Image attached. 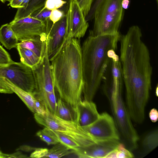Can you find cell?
Wrapping results in <instances>:
<instances>
[{
	"mask_svg": "<svg viewBox=\"0 0 158 158\" xmlns=\"http://www.w3.org/2000/svg\"><path fill=\"white\" fill-rule=\"evenodd\" d=\"M9 24L20 41L32 39L46 33V22L30 15L13 19Z\"/></svg>",
	"mask_w": 158,
	"mask_h": 158,
	"instance_id": "obj_9",
	"label": "cell"
},
{
	"mask_svg": "<svg viewBox=\"0 0 158 158\" xmlns=\"http://www.w3.org/2000/svg\"><path fill=\"white\" fill-rule=\"evenodd\" d=\"M47 129L50 133L56 139L59 143H61L74 151L78 150L81 147L76 142L69 136L48 128Z\"/></svg>",
	"mask_w": 158,
	"mask_h": 158,
	"instance_id": "obj_23",
	"label": "cell"
},
{
	"mask_svg": "<svg viewBox=\"0 0 158 158\" xmlns=\"http://www.w3.org/2000/svg\"><path fill=\"white\" fill-rule=\"evenodd\" d=\"M10 0H0V1L3 3H5L6 2H9Z\"/></svg>",
	"mask_w": 158,
	"mask_h": 158,
	"instance_id": "obj_38",
	"label": "cell"
},
{
	"mask_svg": "<svg viewBox=\"0 0 158 158\" xmlns=\"http://www.w3.org/2000/svg\"><path fill=\"white\" fill-rule=\"evenodd\" d=\"M14 62L8 52L0 45V66H7Z\"/></svg>",
	"mask_w": 158,
	"mask_h": 158,
	"instance_id": "obj_28",
	"label": "cell"
},
{
	"mask_svg": "<svg viewBox=\"0 0 158 158\" xmlns=\"http://www.w3.org/2000/svg\"><path fill=\"white\" fill-rule=\"evenodd\" d=\"M35 97V113L44 115L48 110L44 102L36 93H33Z\"/></svg>",
	"mask_w": 158,
	"mask_h": 158,
	"instance_id": "obj_26",
	"label": "cell"
},
{
	"mask_svg": "<svg viewBox=\"0 0 158 158\" xmlns=\"http://www.w3.org/2000/svg\"><path fill=\"white\" fill-rule=\"evenodd\" d=\"M134 155L121 143L117 148L109 153L105 158H132Z\"/></svg>",
	"mask_w": 158,
	"mask_h": 158,
	"instance_id": "obj_24",
	"label": "cell"
},
{
	"mask_svg": "<svg viewBox=\"0 0 158 158\" xmlns=\"http://www.w3.org/2000/svg\"><path fill=\"white\" fill-rule=\"evenodd\" d=\"M47 30V52L50 60L60 51L68 40L66 15L54 24L52 23L51 26L49 23Z\"/></svg>",
	"mask_w": 158,
	"mask_h": 158,
	"instance_id": "obj_10",
	"label": "cell"
},
{
	"mask_svg": "<svg viewBox=\"0 0 158 158\" xmlns=\"http://www.w3.org/2000/svg\"><path fill=\"white\" fill-rule=\"evenodd\" d=\"M34 93L37 94L43 100L49 111L54 114L57 104L55 92L41 91Z\"/></svg>",
	"mask_w": 158,
	"mask_h": 158,
	"instance_id": "obj_22",
	"label": "cell"
},
{
	"mask_svg": "<svg viewBox=\"0 0 158 158\" xmlns=\"http://www.w3.org/2000/svg\"><path fill=\"white\" fill-rule=\"evenodd\" d=\"M85 18L88 14L94 0H76Z\"/></svg>",
	"mask_w": 158,
	"mask_h": 158,
	"instance_id": "obj_30",
	"label": "cell"
},
{
	"mask_svg": "<svg viewBox=\"0 0 158 158\" xmlns=\"http://www.w3.org/2000/svg\"><path fill=\"white\" fill-rule=\"evenodd\" d=\"M32 70L36 87V92H55L47 47L41 60Z\"/></svg>",
	"mask_w": 158,
	"mask_h": 158,
	"instance_id": "obj_11",
	"label": "cell"
},
{
	"mask_svg": "<svg viewBox=\"0 0 158 158\" xmlns=\"http://www.w3.org/2000/svg\"><path fill=\"white\" fill-rule=\"evenodd\" d=\"M123 0H102L93 15V28L89 33L94 36L118 32L123 8Z\"/></svg>",
	"mask_w": 158,
	"mask_h": 158,
	"instance_id": "obj_4",
	"label": "cell"
},
{
	"mask_svg": "<svg viewBox=\"0 0 158 158\" xmlns=\"http://www.w3.org/2000/svg\"><path fill=\"white\" fill-rule=\"evenodd\" d=\"M0 93L11 94L13 91L8 86L5 81L4 78L0 77Z\"/></svg>",
	"mask_w": 158,
	"mask_h": 158,
	"instance_id": "obj_33",
	"label": "cell"
},
{
	"mask_svg": "<svg viewBox=\"0 0 158 158\" xmlns=\"http://www.w3.org/2000/svg\"><path fill=\"white\" fill-rule=\"evenodd\" d=\"M156 2L157 4H158V0H156Z\"/></svg>",
	"mask_w": 158,
	"mask_h": 158,
	"instance_id": "obj_39",
	"label": "cell"
},
{
	"mask_svg": "<svg viewBox=\"0 0 158 158\" xmlns=\"http://www.w3.org/2000/svg\"><path fill=\"white\" fill-rule=\"evenodd\" d=\"M47 34L44 33L32 39L19 42L17 45L27 48L42 58L47 49Z\"/></svg>",
	"mask_w": 158,
	"mask_h": 158,
	"instance_id": "obj_15",
	"label": "cell"
},
{
	"mask_svg": "<svg viewBox=\"0 0 158 158\" xmlns=\"http://www.w3.org/2000/svg\"><path fill=\"white\" fill-rule=\"evenodd\" d=\"M18 40L9 23L2 25L0 27V42L6 48H16Z\"/></svg>",
	"mask_w": 158,
	"mask_h": 158,
	"instance_id": "obj_17",
	"label": "cell"
},
{
	"mask_svg": "<svg viewBox=\"0 0 158 158\" xmlns=\"http://www.w3.org/2000/svg\"><path fill=\"white\" fill-rule=\"evenodd\" d=\"M130 3V0H123L122 2V5L123 9H127L129 6Z\"/></svg>",
	"mask_w": 158,
	"mask_h": 158,
	"instance_id": "obj_37",
	"label": "cell"
},
{
	"mask_svg": "<svg viewBox=\"0 0 158 158\" xmlns=\"http://www.w3.org/2000/svg\"><path fill=\"white\" fill-rule=\"evenodd\" d=\"M63 0H46L44 8L49 10L59 9L66 3Z\"/></svg>",
	"mask_w": 158,
	"mask_h": 158,
	"instance_id": "obj_29",
	"label": "cell"
},
{
	"mask_svg": "<svg viewBox=\"0 0 158 158\" xmlns=\"http://www.w3.org/2000/svg\"><path fill=\"white\" fill-rule=\"evenodd\" d=\"M55 89L62 99L76 106L84 86L81 47L79 40L68 39L50 60Z\"/></svg>",
	"mask_w": 158,
	"mask_h": 158,
	"instance_id": "obj_2",
	"label": "cell"
},
{
	"mask_svg": "<svg viewBox=\"0 0 158 158\" xmlns=\"http://www.w3.org/2000/svg\"><path fill=\"white\" fill-rule=\"evenodd\" d=\"M46 0H30L25 9H18L14 19H17L31 15L44 7Z\"/></svg>",
	"mask_w": 158,
	"mask_h": 158,
	"instance_id": "obj_21",
	"label": "cell"
},
{
	"mask_svg": "<svg viewBox=\"0 0 158 158\" xmlns=\"http://www.w3.org/2000/svg\"><path fill=\"white\" fill-rule=\"evenodd\" d=\"M158 144V129L148 133L141 143L142 156H145L156 148Z\"/></svg>",
	"mask_w": 158,
	"mask_h": 158,
	"instance_id": "obj_20",
	"label": "cell"
},
{
	"mask_svg": "<svg viewBox=\"0 0 158 158\" xmlns=\"http://www.w3.org/2000/svg\"><path fill=\"white\" fill-rule=\"evenodd\" d=\"M82 128L97 141L120 140L114 119L106 112L100 114L94 122Z\"/></svg>",
	"mask_w": 158,
	"mask_h": 158,
	"instance_id": "obj_8",
	"label": "cell"
},
{
	"mask_svg": "<svg viewBox=\"0 0 158 158\" xmlns=\"http://www.w3.org/2000/svg\"><path fill=\"white\" fill-rule=\"evenodd\" d=\"M34 117L39 124L69 136L76 142L81 147L97 141L77 123L62 119L48 110L44 115L34 113Z\"/></svg>",
	"mask_w": 158,
	"mask_h": 158,
	"instance_id": "obj_5",
	"label": "cell"
},
{
	"mask_svg": "<svg viewBox=\"0 0 158 158\" xmlns=\"http://www.w3.org/2000/svg\"><path fill=\"white\" fill-rule=\"evenodd\" d=\"M4 79L6 84L13 93H15L18 96L31 111L35 113V98L33 94L21 89L13 84L6 78H4Z\"/></svg>",
	"mask_w": 158,
	"mask_h": 158,
	"instance_id": "obj_18",
	"label": "cell"
},
{
	"mask_svg": "<svg viewBox=\"0 0 158 158\" xmlns=\"http://www.w3.org/2000/svg\"><path fill=\"white\" fill-rule=\"evenodd\" d=\"M121 35L94 36L89 34L81 47L84 100L91 101L94 96L110 61V51L116 50Z\"/></svg>",
	"mask_w": 158,
	"mask_h": 158,
	"instance_id": "obj_3",
	"label": "cell"
},
{
	"mask_svg": "<svg viewBox=\"0 0 158 158\" xmlns=\"http://www.w3.org/2000/svg\"><path fill=\"white\" fill-rule=\"evenodd\" d=\"M120 143L119 140L117 139L97 141L86 146L80 147L74 153L81 158H105Z\"/></svg>",
	"mask_w": 158,
	"mask_h": 158,
	"instance_id": "obj_12",
	"label": "cell"
},
{
	"mask_svg": "<svg viewBox=\"0 0 158 158\" xmlns=\"http://www.w3.org/2000/svg\"><path fill=\"white\" fill-rule=\"evenodd\" d=\"M23 154L19 152L12 154H7L3 153L0 150V158H23Z\"/></svg>",
	"mask_w": 158,
	"mask_h": 158,
	"instance_id": "obj_35",
	"label": "cell"
},
{
	"mask_svg": "<svg viewBox=\"0 0 158 158\" xmlns=\"http://www.w3.org/2000/svg\"><path fill=\"white\" fill-rule=\"evenodd\" d=\"M36 135L48 145H55L59 143L56 139L50 133L46 127L38 131Z\"/></svg>",
	"mask_w": 158,
	"mask_h": 158,
	"instance_id": "obj_25",
	"label": "cell"
},
{
	"mask_svg": "<svg viewBox=\"0 0 158 158\" xmlns=\"http://www.w3.org/2000/svg\"><path fill=\"white\" fill-rule=\"evenodd\" d=\"M65 15L67 40L72 38L79 40L83 37L89 24L76 0L69 1Z\"/></svg>",
	"mask_w": 158,
	"mask_h": 158,
	"instance_id": "obj_7",
	"label": "cell"
},
{
	"mask_svg": "<svg viewBox=\"0 0 158 158\" xmlns=\"http://www.w3.org/2000/svg\"><path fill=\"white\" fill-rule=\"evenodd\" d=\"M119 41L125 104L132 121L140 124L144 119L152 88V67L149 51L137 25L130 27L125 34L121 35Z\"/></svg>",
	"mask_w": 158,
	"mask_h": 158,
	"instance_id": "obj_1",
	"label": "cell"
},
{
	"mask_svg": "<svg viewBox=\"0 0 158 158\" xmlns=\"http://www.w3.org/2000/svg\"><path fill=\"white\" fill-rule=\"evenodd\" d=\"M76 107L77 115V123L81 127L93 123L100 115L96 104L92 101L81 100Z\"/></svg>",
	"mask_w": 158,
	"mask_h": 158,
	"instance_id": "obj_13",
	"label": "cell"
},
{
	"mask_svg": "<svg viewBox=\"0 0 158 158\" xmlns=\"http://www.w3.org/2000/svg\"><path fill=\"white\" fill-rule=\"evenodd\" d=\"M102 0H95L92 4L91 9L88 14L85 17L87 21H89L93 19V15L94 10L99 3Z\"/></svg>",
	"mask_w": 158,
	"mask_h": 158,
	"instance_id": "obj_34",
	"label": "cell"
},
{
	"mask_svg": "<svg viewBox=\"0 0 158 158\" xmlns=\"http://www.w3.org/2000/svg\"><path fill=\"white\" fill-rule=\"evenodd\" d=\"M0 76L25 91L31 93L36 91L32 69L21 62L14 61L7 66H0Z\"/></svg>",
	"mask_w": 158,
	"mask_h": 158,
	"instance_id": "obj_6",
	"label": "cell"
},
{
	"mask_svg": "<svg viewBox=\"0 0 158 158\" xmlns=\"http://www.w3.org/2000/svg\"><path fill=\"white\" fill-rule=\"evenodd\" d=\"M50 149L34 148L30 155L31 158H59L74 153V151L66 146L58 143Z\"/></svg>",
	"mask_w": 158,
	"mask_h": 158,
	"instance_id": "obj_14",
	"label": "cell"
},
{
	"mask_svg": "<svg viewBox=\"0 0 158 158\" xmlns=\"http://www.w3.org/2000/svg\"><path fill=\"white\" fill-rule=\"evenodd\" d=\"M30 0H10L8 6L13 8L25 9L28 6Z\"/></svg>",
	"mask_w": 158,
	"mask_h": 158,
	"instance_id": "obj_32",
	"label": "cell"
},
{
	"mask_svg": "<svg viewBox=\"0 0 158 158\" xmlns=\"http://www.w3.org/2000/svg\"><path fill=\"white\" fill-rule=\"evenodd\" d=\"M51 10L43 7L30 15L38 20L46 22L49 20Z\"/></svg>",
	"mask_w": 158,
	"mask_h": 158,
	"instance_id": "obj_27",
	"label": "cell"
},
{
	"mask_svg": "<svg viewBox=\"0 0 158 158\" xmlns=\"http://www.w3.org/2000/svg\"><path fill=\"white\" fill-rule=\"evenodd\" d=\"M149 117L153 123L156 122L158 119V112L156 109L153 108L151 110L149 114Z\"/></svg>",
	"mask_w": 158,
	"mask_h": 158,
	"instance_id": "obj_36",
	"label": "cell"
},
{
	"mask_svg": "<svg viewBox=\"0 0 158 158\" xmlns=\"http://www.w3.org/2000/svg\"><path fill=\"white\" fill-rule=\"evenodd\" d=\"M16 48L20 57V62L32 69L40 62L42 59L27 48L18 45Z\"/></svg>",
	"mask_w": 158,
	"mask_h": 158,
	"instance_id": "obj_19",
	"label": "cell"
},
{
	"mask_svg": "<svg viewBox=\"0 0 158 158\" xmlns=\"http://www.w3.org/2000/svg\"><path fill=\"white\" fill-rule=\"evenodd\" d=\"M54 114L63 120L77 123V112L76 106H73L59 98Z\"/></svg>",
	"mask_w": 158,
	"mask_h": 158,
	"instance_id": "obj_16",
	"label": "cell"
},
{
	"mask_svg": "<svg viewBox=\"0 0 158 158\" xmlns=\"http://www.w3.org/2000/svg\"><path fill=\"white\" fill-rule=\"evenodd\" d=\"M65 15L62 10L59 9H54L51 10L49 19L53 24H54L61 20Z\"/></svg>",
	"mask_w": 158,
	"mask_h": 158,
	"instance_id": "obj_31",
	"label": "cell"
},
{
	"mask_svg": "<svg viewBox=\"0 0 158 158\" xmlns=\"http://www.w3.org/2000/svg\"><path fill=\"white\" fill-rule=\"evenodd\" d=\"M69 1H71V0H69Z\"/></svg>",
	"mask_w": 158,
	"mask_h": 158,
	"instance_id": "obj_40",
	"label": "cell"
}]
</instances>
